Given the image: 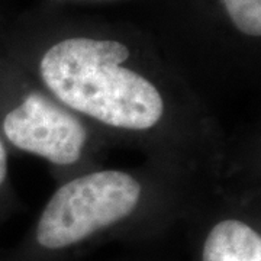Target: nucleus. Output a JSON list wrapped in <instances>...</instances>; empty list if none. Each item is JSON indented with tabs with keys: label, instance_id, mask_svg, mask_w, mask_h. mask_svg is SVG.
I'll return each mask as SVG.
<instances>
[{
	"label": "nucleus",
	"instance_id": "1",
	"mask_svg": "<svg viewBox=\"0 0 261 261\" xmlns=\"http://www.w3.org/2000/svg\"><path fill=\"white\" fill-rule=\"evenodd\" d=\"M129 49L118 41L68 38L48 49L41 75L48 89L77 112L123 129H148L164 105L155 86L122 67Z\"/></svg>",
	"mask_w": 261,
	"mask_h": 261
},
{
	"label": "nucleus",
	"instance_id": "2",
	"mask_svg": "<svg viewBox=\"0 0 261 261\" xmlns=\"http://www.w3.org/2000/svg\"><path fill=\"white\" fill-rule=\"evenodd\" d=\"M141 185L128 173L108 170L77 177L57 190L37 226V241L61 250L129 216L140 202Z\"/></svg>",
	"mask_w": 261,
	"mask_h": 261
},
{
	"label": "nucleus",
	"instance_id": "3",
	"mask_svg": "<svg viewBox=\"0 0 261 261\" xmlns=\"http://www.w3.org/2000/svg\"><path fill=\"white\" fill-rule=\"evenodd\" d=\"M3 130L15 147L61 166L80 159L87 138L74 115L35 92L6 115Z\"/></svg>",
	"mask_w": 261,
	"mask_h": 261
},
{
	"label": "nucleus",
	"instance_id": "4",
	"mask_svg": "<svg viewBox=\"0 0 261 261\" xmlns=\"http://www.w3.org/2000/svg\"><path fill=\"white\" fill-rule=\"evenodd\" d=\"M202 261H261V237L238 219L216 224L206 237Z\"/></svg>",
	"mask_w": 261,
	"mask_h": 261
},
{
	"label": "nucleus",
	"instance_id": "5",
	"mask_svg": "<svg viewBox=\"0 0 261 261\" xmlns=\"http://www.w3.org/2000/svg\"><path fill=\"white\" fill-rule=\"evenodd\" d=\"M228 16L248 37L261 35V0H222Z\"/></svg>",
	"mask_w": 261,
	"mask_h": 261
},
{
	"label": "nucleus",
	"instance_id": "6",
	"mask_svg": "<svg viewBox=\"0 0 261 261\" xmlns=\"http://www.w3.org/2000/svg\"><path fill=\"white\" fill-rule=\"evenodd\" d=\"M6 174H8V154L0 141V185H3Z\"/></svg>",
	"mask_w": 261,
	"mask_h": 261
}]
</instances>
